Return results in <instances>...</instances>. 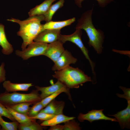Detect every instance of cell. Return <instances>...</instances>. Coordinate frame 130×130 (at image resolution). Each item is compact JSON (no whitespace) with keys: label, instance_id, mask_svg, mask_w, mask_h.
Segmentation results:
<instances>
[{"label":"cell","instance_id":"18","mask_svg":"<svg viewBox=\"0 0 130 130\" xmlns=\"http://www.w3.org/2000/svg\"><path fill=\"white\" fill-rule=\"evenodd\" d=\"M74 117H69L63 114L56 115L52 118L43 122L40 125L43 126H51L64 123L68 120L74 119Z\"/></svg>","mask_w":130,"mask_h":130},{"label":"cell","instance_id":"13","mask_svg":"<svg viewBox=\"0 0 130 130\" xmlns=\"http://www.w3.org/2000/svg\"><path fill=\"white\" fill-rule=\"evenodd\" d=\"M65 86L60 81L58 80L56 83L49 86L41 87L36 86L35 87L38 91L41 92L40 96L42 99Z\"/></svg>","mask_w":130,"mask_h":130},{"label":"cell","instance_id":"14","mask_svg":"<svg viewBox=\"0 0 130 130\" xmlns=\"http://www.w3.org/2000/svg\"><path fill=\"white\" fill-rule=\"evenodd\" d=\"M3 85L6 91L9 92L17 91H28L29 88L33 85L32 83H13L9 80H7L4 82Z\"/></svg>","mask_w":130,"mask_h":130},{"label":"cell","instance_id":"22","mask_svg":"<svg viewBox=\"0 0 130 130\" xmlns=\"http://www.w3.org/2000/svg\"><path fill=\"white\" fill-rule=\"evenodd\" d=\"M18 128L20 130H42L43 126L36 122V119L26 123L19 124Z\"/></svg>","mask_w":130,"mask_h":130},{"label":"cell","instance_id":"4","mask_svg":"<svg viewBox=\"0 0 130 130\" xmlns=\"http://www.w3.org/2000/svg\"><path fill=\"white\" fill-rule=\"evenodd\" d=\"M39 91L37 89L27 94L6 91L0 94V102L3 105H11L23 103H29L32 104L42 100Z\"/></svg>","mask_w":130,"mask_h":130},{"label":"cell","instance_id":"31","mask_svg":"<svg viewBox=\"0 0 130 130\" xmlns=\"http://www.w3.org/2000/svg\"><path fill=\"white\" fill-rule=\"evenodd\" d=\"M4 64L2 63L0 66V83L4 82L6 80V72L4 66Z\"/></svg>","mask_w":130,"mask_h":130},{"label":"cell","instance_id":"8","mask_svg":"<svg viewBox=\"0 0 130 130\" xmlns=\"http://www.w3.org/2000/svg\"><path fill=\"white\" fill-rule=\"evenodd\" d=\"M77 61V59L70 52L65 50L54 62L52 69L54 71L60 70L69 66L71 64H75Z\"/></svg>","mask_w":130,"mask_h":130},{"label":"cell","instance_id":"25","mask_svg":"<svg viewBox=\"0 0 130 130\" xmlns=\"http://www.w3.org/2000/svg\"><path fill=\"white\" fill-rule=\"evenodd\" d=\"M43 105L40 101L36 103L31 107L30 108L27 115L32 117L37 115L43 108Z\"/></svg>","mask_w":130,"mask_h":130},{"label":"cell","instance_id":"21","mask_svg":"<svg viewBox=\"0 0 130 130\" xmlns=\"http://www.w3.org/2000/svg\"><path fill=\"white\" fill-rule=\"evenodd\" d=\"M69 89L66 86L64 87L45 98L42 99L40 102L44 107L45 108L51 101L55 99L58 95L63 92L66 93L68 96L69 99L71 100Z\"/></svg>","mask_w":130,"mask_h":130},{"label":"cell","instance_id":"1","mask_svg":"<svg viewBox=\"0 0 130 130\" xmlns=\"http://www.w3.org/2000/svg\"><path fill=\"white\" fill-rule=\"evenodd\" d=\"M7 20L19 24L20 29L17 34L23 40L21 46L22 50L33 42L38 35L45 30L43 24L41 23L42 21L44 20L43 15L29 17L24 20L13 18Z\"/></svg>","mask_w":130,"mask_h":130},{"label":"cell","instance_id":"32","mask_svg":"<svg viewBox=\"0 0 130 130\" xmlns=\"http://www.w3.org/2000/svg\"><path fill=\"white\" fill-rule=\"evenodd\" d=\"M64 125L56 124L50 126L49 130H63Z\"/></svg>","mask_w":130,"mask_h":130},{"label":"cell","instance_id":"28","mask_svg":"<svg viewBox=\"0 0 130 130\" xmlns=\"http://www.w3.org/2000/svg\"><path fill=\"white\" fill-rule=\"evenodd\" d=\"M55 115L49 114L42 112H40L36 116L31 117V118L35 119H39L42 121H47L50 119Z\"/></svg>","mask_w":130,"mask_h":130},{"label":"cell","instance_id":"7","mask_svg":"<svg viewBox=\"0 0 130 130\" xmlns=\"http://www.w3.org/2000/svg\"><path fill=\"white\" fill-rule=\"evenodd\" d=\"M104 110H93L89 111L87 113H80L78 117V120L80 122H83L84 120L89 121L91 123L94 121L99 120H110L117 122L116 118H110L105 116L103 112Z\"/></svg>","mask_w":130,"mask_h":130},{"label":"cell","instance_id":"6","mask_svg":"<svg viewBox=\"0 0 130 130\" xmlns=\"http://www.w3.org/2000/svg\"><path fill=\"white\" fill-rule=\"evenodd\" d=\"M48 45L47 43L33 41L24 50L22 51L16 50L15 53L23 59L26 60L33 57L43 55Z\"/></svg>","mask_w":130,"mask_h":130},{"label":"cell","instance_id":"3","mask_svg":"<svg viewBox=\"0 0 130 130\" xmlns=\"http://www.w3.org/2000/svg\"><path fill=\"white\" fill-rule=\"evenodd\" d=\"M52 76L69 89L78 88L80 85L86 82L92 81L91 77L82 70L70 66L55 71Z\"/></svg>","mask_w":130,"mask_h":130},{"label":"cell","instance_id":"2","mask_svg":"<svg viewBox=\"0 0 130 130\" xmlns=\"http://www.w3.org/2000/svg\"><path fill=\"white\" fill-rule=\"evenodd\" d=\"M93 10V7L83 13L78 20L75 28L85 31L89 38V46L93 47L98 54H101L103 48L104 34L101 30L97 29L93 24L92 18Z\"/></svg>","mask_w":130,"mask_h":130},{"label":"cell","instance_id":"16","mask_svg":"<svg viewBox=\"0 0 130 130\" xmlns=\"http://www.w3.org/2000/svg\"><path fill=\"white\" fill-rule=\"evenodd\" d=\"M56 0H45L39 5L31 9L28 13L29 17L43 15L47 11L52 4Z\"/></svg>","mask_w":130,"mask_h":130},{"label":"cell","instance_id":"10","mask_svg":"<svg viewBox=\"0 0 130 130\" xmlns=\"http://www.w3.org/2000/svg\"><path fill=\"white\" fill-rule=\"evenodd\" d=\"M60 30L45 29L38 35L34 41L47 44L57 41L60 34Z\"/></svg>","mask_w":130,"mask_h":130},{"label":"cell","instance_id":"19","mask_svg":"<svg viewBox=\"0 0 130 130\" xmlns=\"http://www.w3.org/2000/svg\"><path fill=\"white\" fill-rule=\"evenodd\" d=\"M3 105L7 109L15 120L18 122L19 124L26 123L35 119L31 118L27 115L20 113L15 110L8 105Z\"/></svg>","mask_w":130,"mask_h":130},{"label":"cell","instance_id":"15","mask_svg":"<svg viewBox=\"0 0 130 130\" xmlns=\"http://www.w3.org/2000/svg\"><path fill=\"white\" fill-rule=\"evenodd\" d=\"M0 45L2 48V52L5 55H8L13 52L12 46L6 38L4 30V26L0 24Z\"/></svg>","mask_w":130,"mask_h":130},{"label":"cell","instance_id":"23","mask_svg":"<svg viewBox=\"0 0 130 130\" xmlns=\"http://www.w3.org/2000/svg\"><path fill=\"white\" fill-rule=\"evenodd\" d=\"M32 104L30 103H23L8 106L12 109L18 112L27 115L30 108L29 106Z\"/></svg>","mask_w":130,"mask_h":130},{"label":"cell","instance_id":"27","mask_svg":"<svg viewBox=\"0 0 130 130\" xmlns=\"http://www.w3.org/2000/svg\"><path fill=\"white\" fill-rule=\"evenodd\" d=\"M0 116L5 117L12 121H16L7 109L0 102Z\"/></svg>","mask_w":130,"mask_h":130},{"label":"cell","instance_id":"11","mask_svg":"<svg viewBox=\"0 0 130 130\" xmlns=\"http://www.w3.org/2000/svg\"><path fill=\"white\" fill-rule=\"evenodd\" d=\"M127 103V106L126 109L114 115H108L116 117L122 129L130 128V101Z\"/></svg>","mask_w":130,"mask_h":130},{"label":"cell","instance_id":"17","mask_svg":"<svg viewBox=\"0 0 130 130\" xmlns=\"http://www.w3.org/2000/svg\"><path fill=\"white\" fill-rule=\"evenodd\" d=\"M76 20L75 17L60 21H51L43 24L45 29H58L71 25Z\"/></svg>","mask_w":130,"mask_h":130},{"label":"cell","instance_id":"20","mask_svg":"<svg viewBox=\"0 0 130 130\" xmlns=\"http://www.w3.org/2000/svg\"><path fill=\"white\" fill-rule=\"evenodd\" d=\"M64 0H59L56 3L52 5L43 15L44 20L46 22L52 20V17L56 12L64 6Z\"/></svg>","mask_w":130,"mask_h":130},{"label":"cell","instance_id":"26","mask_svg":"<svg viewBox=\"0 0 130 130\" xmlns=\"http://www.w3.org/2000/svg\"><path fill=\"white\" fill-rule=\"evenodd\" d=\"M68 120L64 123L63 130H80L79 124L74 119Z\"/></svg>","mask_w":130,"mask_h":130},{"label":"cell","instance_id":"5","mask_svg":"<svg viewBox=\"0 0 130 130\" xmlns=\"http://www.w3.org/2000/svg\"><path fill=\"white\" fill-rule=\"evenodd\" d=\"M82 32L81 29H76L75 31L69 35H63L60 34L58 40L63 44L67 41L71 42L75 44L81 50L86 58L89 61L91 68L92 73L94 74L95 65L91 60L89 55L88 51L84 45L81 39Z\"/></svg>","mask_w":130,"mask_h":130},{"label":"cell","instance_id":"30","mask_svg":"<svg viewBox=\"0 0 130 130\" xmlns=\"http://www.w3.org/2000/svg\"><path fill=\"white\" fill-rule=\"evenodd\" d=\"M119 88L124 91V93L123 94L117 93L116 94L119 98L126 99L127 102L130 101V89L122 86H120Z\"/></svg>","mask_w":130,"mask_h":130},{"label":"cell","instance_id":"29","mask_svg":"<svg viewBox=\"0 0 130 130\" xmlns=\"http://www.w3.org/2000/svg\"><path fill=\"white\" fill-rule=\"evenodd\" d=\"M85 0H75V3L79 7H82L81 3L82 1ZM98 2L100 6L104 7L111 2L113 1V0H96Z\"/></svg>","mask_w":130,"mask_h":130},{"label":"cell","instance_id":"9","mask_svg":"<svg viewBox=\"0 0 130 130\" xmlns=\"http://www.w3.org/2000/svg\"><path fill=\"white\" fill-rule=\"evenodd\" d=\"M63 45L58 40L48 44L43 55L47 57L55 62L65 50Z\"/></svg>","mask_w":130,"mask_h":130},{"label":"cell","instance_id":"33","mask_svg":"<svg viewBox=\"0 0 130 130\" xmlns=\"http://www.w3.org/2000/svg\"><path fill=\"white\" fill-rule=\"evenodd\" d=\"M1 126L0 125V130H1Z\"/></svg>","mask_w":130,"mask_h":130},{"label":"cell","instance_id":"24","mask_svg":"<svg viewBox=\"0 0 130 130\" xmlns=\"http://www.w3.org/2000/svg\"><path fill=\"white\" fill-rule=\"evenodd\" d=\"M19 123L16 121L8 122L4 121L0 116V125L1 130H17Z\"/></svg>","mask_w":130,"mask_h":130},{"label":"cell","instance_id":"12","mask_svg":"<svg viewBox=\"0 0 130 130\" xmlns=\"http://www.w3.org/2000/svg\"><path fill=\"white\" fill-rule=\"evenodd\" d=\"M65 105L64 102L63 101H58L54 99L51 101L44 109L40 112L57 115L63 114Z\"/></svg>","mask_w":130,"mask_h":130}]
</instances>
